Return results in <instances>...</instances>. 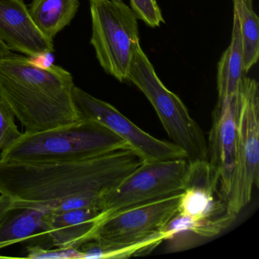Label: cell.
<instances>
[{
    "mask_svg": "<svg viewBox=\"0 0 259 259\" xmlns=\"http://www.w3.org/2000/svg\"><path fill=\"white\" fill-rule=\"evenodd\" d=\"M239 110V93L218 98L207 142L208 160L219 172L221 190L227 200L236 171Z\"/></svg>",
    "mask_w": 259,
    "mask_h": 259,
    "instance_id": "11",
    "label": "cell"
},
{
    "mask_svg": "<svg viewBox=\"0 0 259 259\" xmlns=\"http://www.w3.org/2000/svg\"><path fill=\"white\" fill-rule=\"evenodd\" d=\"M93 46L106 73L128 81L135 53L140 46L138 18L122 1L89 0Z\"/></svg>",
    "mask_w": 259,
    "mask_h": 259,
    "instance_id": "5",
    "label": "cell"
},
{
    "mask_svg": "<svg viewBox=\"0 0 259 259\" xmlns=\"http://www.w3.org/2000/svg\"><path fill=\"white\" fill-rule=\"evenodd\" d=\"M78 0H32L28 11L38 29L51 40L74 19Z\"/></svg>",
    "mask_w": 259,
    "mask_h": 259,
    "instance_id": "16",
    "label": "cell"
},
{
    "mask_svg": "<svg viewBox=\"0 0 259 259\" xmlns=\"http://www.w3.org/2000/svg\"><path fill=\"white\" fill-rule=\"evenodd\" d=\"M103 220L104 213L97 207L52 212L47 239L53 246L78 248L94 239L95 230Z\"/></svg>",
    "mask_w": 259,
    "mask_h": 259,
    "instance_id": "13",
    "label": "cell"
},
{
    "mask_svg": "<svg viewBox=\"0 0 259 259\" xmlns=\"http://www.w3.org/2000/svg\"><path fill=\"white\" fill-rule=\"evenodd\" d=\"M73 77L57 65L39 66L10 52L0 60V98L25 132L45 131L81 120Z\"/></svg>",
    "mask_w": 259,
    "mask_h": 259,
    "instance_id": "2",
    "label": "cell"
},
{
    "mask_svg": "<svg viewBox=\"0 0 259 259\" xmlns=\"http://www.w3.org/2000/svg\"><path fill=\"white\" fill-rule=\"evenodd\" d=\"M237 158L229 208L238 213L251 201L259 181V89L256 80L244 76L239 91Z\"/></svg>",
    "mask_w": 259,
    "mask_h": 259,
    "instance_id": "7",
    "label": "cell"
},
{
    "mask_svg": "<svg viewBox=\"0 0 259 259\" xmlns=\"http://www.w3.org/2000/svg\"><path fill=\"white\" fill-rule=\"evenodd\" d=\"M142 163L130 147L75 161L0 160V210L31 207L57 213L81 207L101 209L102 197Z\"/></svg>",
    "mask_w": 259,
    "mask_h": 259,
    "instance_id": "1",
    "label": "cell"
},
{
    "mask_svg": "<svg viewBox=\"0 0 259 259\" xmlns=\"http://www.w3.org/2000/svg\"><path fill=\"white\" fill-rule=\"evenodd\" d=\"M51 213L41 207H11L0 210V249L34 238H47Z\"/></svg>",
    "mask_w": 259,
    "mask_h": 259,
    "instance_id": "14",
    "label": "cell"
},
{
    "mask_svg": "<svg viewBox=\"0 0 259 259\" xmlns=\"http://www.w3.org/2000/svg\"><path fill=\"white\" fill-rule=\"evenodd\" d=\"M245 74L240 27L237 16L233 12L231 41L218 65V98L223 99L237 95Z\"/></svg>",
    "mask_w": 259,
    "mask_h": 259,
    "instance_id": "15",
    "label": "cell"
},
{
    "mask_svg": "<svg viewBox=\"0 0 259 259\" xmlns=\"http://www.w3.org/2000/svg\"><path fill=\"white\" fill-rule=\"evenodd\" d=\"M0 40L31 57L54 51V41L38 29L23 0H0Z\"/></svg>",
    "mask_w": 259,
    "mask_h": 259,
    "instance_id": "12",
    "label": "cell"
},
{
    "mask_svg": "<svg viewBox=\"0 0 259 259\" xmlns=\"http://www.w3.org/2000/svg\"><path fill=\"white\" fill-rule=\"evenodd\" d=\"M181 194L110 215L100 223L93 239L113 245L155 248L165 241L163 229L177 213Z\"/></svg>",
    "mask_w": 259,
    "mask_h": 259,
    "instance_id": "8",
    "label": "cell"
},
{
    "mask_svg": "<svg viewBox=\"0 0 259 259\" xmlns=\"http://www.w3.org/2000/svg\"><path fill=\"white\" fill-rule=\"evenodd\" d=\"M15 119L13 110L0 98V151L10 148L22 135Z\"/></svg>",
    "mask_w": 259,
    "mask_h": 259,
    "instance_id": "18",
    "label": "cell"
},
{
    "mask_svg": "<svg viewBox=\"0 0 259 259\" xmlns=\"http://www.w3.org/2000/svg\"><path fill=\"white\" fill-rule=\"evenodd\" d=\"M73 98L81 119L96 121L111 130L123 139L143 162L186 159V153L181 148L145 133L111 104L76 86L74 88Z\"/></svg>",
    "mask_w": 259,
    "mask_h": 259,
    "instance_id": "9",
    "label": "cell"
},
{
    "mask_svg": "<svg viewBox=\"0 0 259 259\" xmlns=\"http://www.w3.org/2000/svg\"><path fill=\"white\" fill-rule=\"evenodd\" d=\"M25 257L32 259L82 258V253L78 248L57 247L55 249H47L39 245L27 247Z\"/></svg>",
    "mask_w": 259,
    "mask_h": 259,
    "instance_id": "20",
    "label": "cell"
},
{
    "mask_svg": "<svg viewBox=\"0 0 259 259\" xmlns=\"http://www.w3.org/2000/svg\"><path fill=\"white\" fill-rule=\"evenodd\" d=\"M177 213L224 231L236 221L221 190L220 175L208 160L189 162Z\"/></svg>",
    "mask_w": 259,
    "mask_h": 259,
    "instance_id": "10",
    "label": "cell"
},
{
    "mask_svg": "<svg viewBox=\"0 0 259 259\" xmlns=\"http://www.w3.org/2000/svg\"><path fill=\"white\" fill-rule=\"evenodd\" d=\"M130 6L138 19L143 21L148 26L156 28L164 23L156 0H130Z\"/></svg>",
    "mask_w": 259,
    "mask_h": 259,
    "instance_id": "19",
    "label": "cell"
},
{
    "mask_svg": "<svg viewBox=\"0 0 259 259\" xmlns=\"http://www.w3.org/2000/svg\"><path fill=\"white\" fill-rule=\"evenodd\" d=\"M130 147L123 139L102 124L81 119L45 131L25 132L0 160L10 163L75 161Z\"/></svg>",
    "mask_w": 259,
    "mask_h": 259,
    "instance_id": "3",
    "label": "cell"
},
{
    "mask_svg": "<svg viewBox=\"0 0 259 259\" xmlns=\"http://www.w3.org/2000/svg\"><path fill=\"white\" fill-rule=\"evenodd\" d=\"M113 1H119V2H120V1H122V0H113Z\"/></svg>",
    "mask_w": 259,
    "mask_h": 259,
    "instance_id": "22",
    "label": "cell"
},
{
    "mask_svg": "<svg viewBox=\"0 0 259 259\" xmlns=\"http://www.w3.org/2000/svg\"><path fill=\"white\" fill-rule=\"evenodd\" d=\"M189 163L184 158L143 162L102 197L104 220L116 212L181 193Z\"/></svg>",
    "mask_w": 259,
    "mask_h": 259,
    "instance_id": "6",
    "label": "cell"
},
{
    "mask_svg": "<svg viewBox=\"0 0 259 259\" xmlns=\"http://www.w3.org/2000/svg\"><path fill=\"white\" fill-rule=\"evenodd\" d=\"M10 52H11V51L9 50V48L0 40V60L8 55Z\"/></svg>",
    "mask_w": 259,
    "mask_h": 259,
    "instance_id": "21",
    "label": "cell"
},
{
    "mask_svg": "<svg viewBox=\"0 0 259 259\" xmlns=\"http://www.w3.org/2000/svg\"><path fill=\"white\" fill-rule=\"evenodd\" d=\"M128 81L148 98L172 143L186 153L188 161L208 160L207 142L201 127L182 100L160 81L141 47L133 57Z\"/></svg>",
    "mask_w": 259,
    "mask_h": 259,
    "instance_id": "4",
    "label": "cell"
},
{
    "mask_svg": "<svg viewBox=\"0 0 259 259\" xmlns=\"http://www.w3.org/2000/svg\"><path fill=\"white\" fill-rule=\"evenodd\" d=\"M240 27L243 52V70L247 73L259 57V19L253 9L252 0H233Z\"/></svg>",
    "mask_w": 259,
    "mask_h": 259,
    "instance_id": "17",
    "label": "cell"
}]
</instances>
